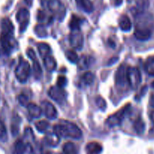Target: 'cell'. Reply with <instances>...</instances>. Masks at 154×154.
Returning <instances> with one entry per match:
<instances>
[{
  "instance_id": "cell-29",
  "label": "cell",
  "mask_w": 154,
  "mask_h": 154,
  "mask_svg": "<svg viewBox=\"0 0 154 154\" xmlns=\"http://www.w3.org/2000/svg\"><path fill=\"white\" fill-rule=\"evenodd\" d=\"M81 80L86 85H91L95 81V75L91 72H87L82 75Z\"/></svg>"
},
{
  "instance_id": "cell-17",
  "label": "cell",
  "mask_w": 154,
  "mask_h": 154,
  "mask_svg": "<svg viewBox=\"0 0 154 154\" xmlns=\"http://www.w3.org/2000/svg\"><path fill=\"white\" fill-rule=\"evenodd\" d=\"M75 2L78 7L86 13H92L94 10V6L90 0H75Z\"/></svg>"
},
{
  "instance_id": "cell-42",
  "label": "cell",
  "mask_w": 154,
  "mask_h": 154,
  "mask_svg": "<svg viewBox=\"0 0 154 154\" xmlns=\"http://www.w3.org/2000/svg\"><path fill=\"white\" fill-rule=\"evenodd\" d=\"M150 119H151L152 122H153V123L154 124V111H152L151 114H150Z\"/></svg>"
},
{
  "instance_id": "cell-25",
  "label": "cell",
  "mask_w": 154,
  "mask_h": 154,
  "mask_svg": "<svg viewBox=\"0 0 154 154\" xmlns=\"http://www.w3.org/2000/svg\"><path fill=\"white\" fill-rule=\"evenodd\" d=\"M144 67L147 75L154 76V56L148 57L146 60Z\"/></svg>"
},
{
  "instance_id": "cell-35",
  "label": "cell",
  "mask_w": 154,
  "mask_h": 154,
  "mask_svg": "<svg viewBox=\"0 0 154 154\" xmlns=\"http://www.w3.org/2000/svg\"><path fill=\"white\" fill-rule=\"evenodd\" d=\"M35 33L38 37H45L47 35V31L45 29V27L42 24H39L35 27Z\"/></svg>"
},
{
  "instance_id": "cell-3",
  "label": "cell",
  "mask_w": 154,
  "mask_h": 154,
  "mask_svg": "<svg viewBox=\"0 0 154 154\" xmlns=\"http://www.w3.org/2000/svg\"><path fill=\"white\" fill-rule=\"evenodd\" d=\"M14 73L18 81L20 83L26 82L30 75V66L28 62L23 59L20 60Z\"/></svg>"
},
{
  "instance_id": "cell-39",
  "label": "cell",
  "mask_w": 154,
  "mask_h": 154,
  "mask_svg": "<svg viewBox=\"0 0 154 154\" xmlns=\"http://www.w3.org/2000/svg\"><path fill=\"white\" fill-rule=\"evenodd\" d=\"M149 103H150V106L151 108H154V91L152 92L150 94V99H149Z\"/></svg>"
},
{
  "instance_id": "cell-16",
  "label": "cell",
  "mask_w": 154,
  "mask_h": 154,
  "mask_svg": "<svg viewBox=\"0 0 154 154\" xmlns=\"http://www.w3.org/2000/svg\"><path fill=\"white\" fill-rule=\"evenodd\" d=\"M152 35V30L144 29H135L134 35L138 40L144 42L150 38Z\"/></svg>"
},
{
  "instance_id": "cell-40",
  "label": "cell",
  "mask_w": 154,
  "mask_h": 154,
  "mask_svg": "<svg viewBox=\"0 0 154 154\" xmlns=\"http://www.w3.org/2000/svg\"><path fill=\"white\" fill-rule=\"evenodd\" d=\"M24 2H26V4L29 6V7H31L32 5L33 0H24Z\"/></svg>"
},
{
  "instance_id": "cell-14",
  "label": "cell",
  "mask_w": 154,
  "mask_h": 154,
  "mask_svg": "<svg viewBox=\"0 0 154 154\" xmlns=\"http://www.w3.org/2000/svg\"><path fill=\"white\" fill-rule=\"evenodd\" d=\"M45 142L50 147H57L60 142V137L55 132H48L45 136Z\"/></svg>"
},
{
  "instance_id": "cell-1",
  "label": "cell",
  "mask_w": 154,
  "mask_h": 154,
  "mask_svg": "<svg viewBox=\"0 0 154 154\" xmlns=\"http://www.w3.org/2000/svg\"><path fill=\"white\" fill-rule=\"evenodd\" d=\"M54 130L60 137L72 139H81L83 134L80 128L75 123L68 120H61L59 123L56 124Z\"/></svg>"
},
{
  "instance_id": "cell-37",
  "label": "cell",
  "mask_w": 154,
  "mask_h": 154,
  "mask_svg": "<svg viewBox=\"0 0 154 154\" xmlns=\"http://www.w3.org/2000/svg\"><path fill=\"white\" fill-rule=\"evenodd\" d=\"M66 83H67V79H66L65 77L63 76H60L58 77V79H57V85L58 87H61V88H63L66 85Z\"/></svg>"
},
{
  "instance_id": "cell-19",
  "label": "cell",
  "mask_w": 154,
  "mask_h": 154,
  "mask_svg": "<svg viewBox=\"0 0 154 154\" xmlns=\"http://www.w3.org/2000/svg\"><path fill=\"white\" fill-rule=\"evenodd\" d=\"M27 111H28L29 114L31 116L32 118H39L42 114V108L37 105L35 103H29L28 105Z\"/></svg>"
},
{
  "instance_id": "cell-24",
  "label": "cell",
  "mask_w": 154,
  "mask_h": 154,
  "mask_svg": "<svg viewBox=\"0 0 154 154\" xmlns=\"http://www.w3.org/2000/svg\"><path fill=\"white\" fill-rule=\"evenodd\" d=\"M38 51L40 56L42 58H45L48 56H50L51 54V49L49 45L44 42L38 43L37 45Z\"/></svg>"
},
{
  "instance_id": "cell-13",
  "label": "cell",
  "mask_w": 154,
  "mask_h": 154,
  "mask_svg": "<svg viewBox=\"0 0 154 154\" xmlns=\"http://www.w3.org/2000/svg\"><path fill=\"white\" fill-rule=\"evenodd\" d=\"M42 112L48 120H55L58 116L57 109L51 102L48 101H44L42 103Z\"/></svg>"
},
{
  "instance_id": "cell-38",
  "label": "cell",
  "mask_w": 154,
  "mask_h": 154,
  "mask_svg": "<svg viewBox=\"0 0 154 154\" xmlns=\"http://www.w3.org/2000/svg\"><path fill=\"white\" fill-rule=\"evenodd\" d=\"M45 13L43 11H38V20L39 22H43L45 19Z\"/></svg>"
},
{
  "instance_id": "cell-12",
  "label": "cell",
  "mask_w": 154,
  "mask_h": 154,
  "mask_svg": "<svg viewBox=\"0 0 154 154\" xmlns=\"http://www.w3.org/2000/svg\"><path fill=\"white\" fill-rule=\"evenodd\" d=\"M0 42L3 52L6 54H10L14 48V39L13 36L1 34Z\"/></svg>"
},
{
  "instance_id": "cell-6",
  "label": "cell",
  "mask_w": 154,
  "mask_h": 154,
  "mask_svg": "<svg viewBox=\"0 0 154 154\" xmlns=\"http://www.w3.org/2000/svg\"><path fill=\"white\" fill-rule=\"evenodd\" d=\"M129 108H130V105L129 104V105L123 107L120 111H117L115 114L109 116L106 120V124L109 127H114V126H119V125L121 124L122 121H123L126 114H127Z\"/></svg>"
},
{
  "instance_id": "cell-4",
  "label": "cell",
  "mask_w": 154,
  "mask_h": 154,
  "mask_svg": "<svg viewBox=\"0 0 154 154\" xmlns=\"http://www.w3.org/2000/svg\"><path fill=\"white\" fill-rule=\"evenodd\" d=\"M135 29L152 30L154 25L153 17L150 14L139 13L135 17Z\"/></svg>"
},
{
  "instance_id": "cell-9",
  "label": "cell",
  "mask_w": 154,
  "mask_h": 154,
  "mask_svg": "<svg viewBox=\"0 0 154 154\" xmlns=\"http://www.w3.org/2000/svg\"><path fill=\"white\" fill-rule=\"evenodd\" d=\"M29 12L26 8H24L20 9L17 13L16 19L17 21L19 23L20 31L21 32L26 29L29 23Z\"/></svg>"
},
{
  "instance_id": "cell-7",
  "label": "cell",
  "mask_w": 154,
  "mask_h": 154,
  "mask_svg": "<svg viewBox=\"0 0 154 154\" xmlns=\"http://www.w3.org/2000/svg\"><path fill=\"white\" fill-rule=\"evenodd\" d=\"M128 66L123 64L117 69L115 74V84L118 88L123 89L126 85L129 86L127 78Z\"/></svg>"
},
{
  "instance_id": "cell-43",
  "label": "cell",
  "mask_w": 154,
  "mask_h": 154,
  "mask_svg": "<svg viewBox=\"0 0 154 154\" xmlns=\"http://www.w3.org/2000/svg\"><path fill=\"white\" fill-rule=\"evenodd\" d=\"M46 154H52V153H47Z\"/></svg>"
},
{
  "instance_id": "cell-15",
  "label": "cell",
  "mask_w": 154,
  "mask_h": 154,
  "mask_svg": "<svg viewBox=\"0 0 154 154\" xmlns=\"http://www.w3.org/2000/svg\"><path fill=\"white\" fill-rule=\"evenodd\" d=\"M14 27L8 18H4L2 20V34L13 36Z\"/></svg>"
},
{
  "instance_id": "cell-18",
  "label": "cell",
  "mask_w": 154,
  "mask_h": 154,
  "mask_svg": "<svg viewBox=\"0 0 154 154\" xmlns=\"http://www.w3.org/2000/svg\"><path fill=\"white\" fill-rule=\"evenodd\" d=\"M85 151L87 154H100L102 151V147L98 142H90L86 146Z\"/></svg>"
},
{
  "instance_id": "cell-36",
  "label": "cell",
  "mask_w": 154,
  "mask_h": 154,
  "mask_svg": "<svg viewBox=\"0 0 154 154\" xmlns=\"http://www.w3.org/2000/svg\"><path fill=\"white\" fill-rule=\"evenodd\" d=\"M18 102H19V103L22 106L25 107L28 106L29 104L30 103V102H29L28 96L25 94H23V93L22 94L19 95V96H18Z\"/></svg>"
},
{
  "instance_id": "cell-26",
  "label": "cell",
  "mask_w": 154,
  "mask_h": 154,
  "mask_svg": "<svg viewBox=\"0 0 154 154\" xmlns=\"http://www.w3.org/2000/svg\"><path fill=\"white\" fill-rule=\"evenodd\" d=\"M82 23V20L79 17L76 16V15H73L71 19L70 23H69V26H70L72 31H75V30H80V26Z\"/></svg>"
},
{
  "instance_id": "cell-22",
  "label": "cell",
  "mask_w": 154,
  "mask_h": 154,
  "mask_svg": "<svg viewBox=\"0 0 154 154\" xmlns=\"http://www.w3.org/2000/svg\"><path fill=\"white\" fill-rule=\"evenodd\" d=\"M93 62V59L90 56H81V58H79V60L78 62V66L81 70H84V69H88L91 66Z\"/></svg>"
},
{
  "instance_id": "cell-11",
  "label": "cell",
  "mask_w": 154,
  "mask_h": 154,
  "mask_svg": "<svg viewBox=\"0 0 154 154\" xmlns=\"http://www.w3.org/2000/svg\"><path fill=\"white\" fill-rule=\"evenodd\" d=\"M69 40L71 46L76 50H81L84 46V35L81 30L72 31Z\"/></svg>"
},
{
  "instance_id": "cell-44",
  "label": "cell",
  "mask_w": 154,
  "mask_h": 154,
  "mask_svg": "<svg viewBox=\"0 0 154 154\" xmlns=\"http://www.w3.org/2000/svg\"><path fill=\"white\" fill-rule=\"evenodd\" d=\"M61 154H65V153H61Z\"/></svg>"
},
{
  "instance_id": "cell-34",
  "label": "cell",
  "mask_w": 154,
  "mask_h": 154,
  "mask_svg": "<svg viewBox=\"0 0 154 154\" xmlns=\"http://www.w3.org/2000/svg\"><path fill=\"white\" fill-rule=\"evenodd\" d=\"M96 105H97L98 108H99L100 110H102V111H105V108H106L107 107L106 102H105V99H104L102 97H101V96H98V97H96Z\"/></svg>"
},
{
  "instance_id": "cell-31",
  "label": "cell",
  "mask_w": 154,
  "mask_h": 154,
  "mask_svg": "<svg viewBox=\"0 0 154 154\" xmlns=\"http://www.w3.org/2000/svg\"><path fill=\"white\" fill-rule=\"evenodd\" d=\"M66 57L67 60H69L70 63H78V60H79V57H78V54L76 52L72 50H69L66 52Z\"/></svg>"
},
{
  "instance_id": "cell-10",
  "label": "cell",
  "mask_w": 154,
  "mask_h": 154,
  "mask_svg": "<svg viewBox=\"0 0 154 154\" xmlns=\"http://www.w3.org/2000/svg\"><path fill=\"white\" fill-rule=\"evenodd\" d=\"M27 56L29 58L32 62V68H33V73H34V77L36 80H39L42 76V69L41 67V65L38 60L37 57L35 55V53L32 48H29L26 51Z\"/></svg>"
},
{
  "instance_id": "cell-28",
  "label": "cell",
  "mask_w": 154,
  "mask_h": 154,
  "mask_svg": "<svg viewBox=\"0 0 154 154\" xmlns=\"http://www.w3.org/2000/svg\"><path fill=\"white\" fill-rule=\"evenodd\" d=\"M63 153L65 154H77L78 150L75 144L72 142H67L63 147Z\"/></svg>"
},
{
  "instance_id": "cell-32",
  "label": "cell",
  "mask_w": 154,
  "mask_h": 154,
  "mask_svg": "<svg viewBox=\"0 0 154 154\" xmlns=\"http://www.w3.org/2000/svg\"><path fill=\"white\" fill-rule=\"evenodd\" d=\"M20 118L18 117H16V118L13 119V122L11 123V130L13 136H16L19 132V127H20Z\"/></svg>"
},
{
  "instance_id": "cell-27",
  "label": "cell",
  "mask_w": 154,
  "mask_h": 154,
  "mask_svg": "<svg viewBox=\"0 0 154 154\" xmlns=\"http://www.w3.org/2000/svg\"><path fill=\"white\" fill-rule=\"evenodd\" d=\"M133 127L135 132L141 135V134L144 133V130H145V123L141 118H138L134 123Z\"/></svg>"
},
{
  "instance_id": "cell-20",
  "label": "cell",
  "mask_w": 154,
  "mask_h": 154,
  "mask_svg": "<svg viewBox=\"0 0 154 154\" xmlns=\"http://www.w3.org/2000/svg\"><path fill=\"white\" fill-rule=\"evenodd\" d=\"M119 26L121 30L124 32H129L132 29V23L129 17L126 14H123L120 17L119 20Z\"/></svg>"
},
{
  "instance_id": "cell-41",
  "label": "cell",
  "mask_w": 154,
  "mask_h": 154,
  "mask_svg": "<svg viewBox=\"0 0 154 154\" xmlns=\"http://www.w3.org/2000/svg\"><path fill=\"white\" fill-rule=\"evenodd\" d=\"M40 2H41V4H42L43 6H45V4H47V5H48V0H40Z\"/></svg>"
},
{
  "instance_id": "cell-30",
  "label": "cell",
  "mask_w": 154,
  "mask_h": 154,
  "mask_svg": "<svg viewBox=\"0 0 154 154\" xmlns=\"http://www.w3.org/2000/svg\"><path fill=\"white\" fill-rule=\"evenodd\" d=\"M35 128L39 132H45L49 128V123L46 120H40L35 123Z\"/></svg>"
},
{
  "instance_id": "cell-2",
  "label": "cell",
  "mask_w": 154,
  "mask_h": 154,
  "mask_svg": "<svg viewBox=\"0 0 154 154\" xmlns=\"http://www.w3.org/2000/svg\"><path fill=\"white\" fill-rule=\"evenodd\" d=\"M48 8L54 17L62 21L66 14V8L60 0H48Z\"/></svg>"
},
{
  "instance_id": "cell-21",
  "label": "cell",
  "mask_w": 154,
  "mask_h": 154,
  "mask_svg": "<svg viewBox=\"0 0 154 154\" xmlns=\"http://www.w3.org/2000/svg\"><path fill=\"white\" fill-rule=\"evenodd\" d=\"M43 63L45 69H46V70L48 71V72H54V71L57 69V61H56L55 59L54 58V57H52L51 55L48 56V57H46L45 58H44Z\"/></svg>"
},
{
  "instance_id": "cell-33",
  "label": "cell",
  "mask_w": 154,
  "mask_h": 154,
  "mask_svg": "<svg viewBox=\"0 0 154 154\" xmlns=\"http://www.w3.org/2000/svg\"><path fill=\"white\" fill-rule=\"evenodd\" d=\"M8 140V132L4 123L0 120V141L5 142Z\"/></svg>"
},
{
  "instance_id": "cell-5",
  "label": "cell",
  "mask_w": 154,
  "mask_h": 154,
  "mask_svg": "<svg viewBox=\"0 0 154 154\" xmlns=\"http://www.w3.org/2000/svg\"><path fill=\"white\" fill-rule=\"evenodd\" d=\"M128 84L133 90H137L141 83V75L136 67H129L127 72Z\"/></svg>"
},
{
  "instance_id": "cell-23",
  "label": "cell",
  "mask_w": 154,
  "mask_h": 154,
  "mask_svg": "<svg viewBox=\"0 0 154 154\" xmlns=\"http://www.w3.org/2000/svg\"><path fill=\"white\" fill-rule=\"evenodd\" d=\"M27 150V144L22 139H18L14 144V154H25Z\"/></svg>"
},
{
  "instance_id": "cell-8",
  "label": "cell",
  "mask_w": 154,
  "mask_h": 154,
  "mask_svg": "<svg viewBox=\"0 0 154 154\" xmlns=\"http://www.w3.org/2000/svg\"><path fill=\"white\" fill-rule=\"evenodd\" d=\"M48 95L51 99H52L59 105H63L66 100V91L63 90V88H61L58 86L51 87L48 91Z\"/></svg>"
}]
</instances>
